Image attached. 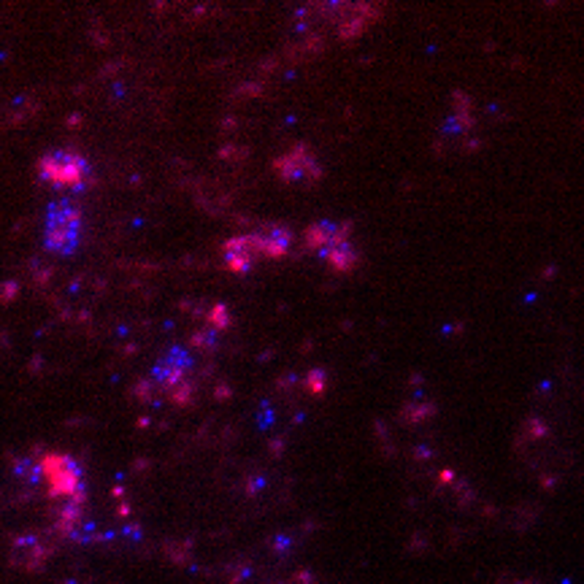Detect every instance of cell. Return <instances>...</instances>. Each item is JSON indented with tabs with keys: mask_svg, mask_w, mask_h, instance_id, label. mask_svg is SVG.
Returning a JSON list of instances; mask_svg holds the SVG:
<instances>
[{
	"mask_svg": "<svg viewBox=\"0 0 584 584\" xmlns=\"http://www.w3.org/2000/svg\"><path fill=\"white\" fill-rule=\"evenodd\" d=\"M276 176L287 184L295 187H311L322 179V165L317 160V155L308 146H292L290 152H284L282 157L273 160Z\"/></svg>",
	"mask_w": 584,
	"mask_h": 584,
	"instance_id": "6",
	"label": "cell"
},
{
	"mask_svg": "<svg viewBox=\"0 0 584 584\" xmlns=\"http://www.w3.org/2000/svg\"><path fill=\"white\" fill-rule=\"evenodd\" d=\"M222 255H225V265L233 271V273H249L260 260H265L260 252V243L255 238V233H246V236H236L230 241H225L222 246Z\"/></svg>",
	"mask_w": 584,
	"mask_h": 584,
	"instance_id": "8",
	"label": "cell"
},
{
	"mask_svg": "<svg viewBox=\"0 0 584 584\" xmlns=\"http://www.w3.org/2000/svg\"><path fill=\"white\" fill-rule=\"evenodd\" d=\"M306 246L339 273H352L360 265V252L352 241V230L343 222H314L303 233Z\"/></svg>",
	"mask_w": 584,
	"mask_h": 584,
	"instance_id": "1",
	"label": "cell"
},
{
	"mask_svg": "<svg viewBox=\"0 0 584 584\" xmlns=\"http://www.w3.org/2000/svg\"><path fill=\"white\" fill-rule=\"evenodd\" d=\"M81 208L73 201H55L46 214L43 243L49 252L71 255L79 249L81 241Z\"/></svg>",
	"mask_w": 584,
	"mask_h": 584,
	"instance_id": "2",
	"label": "cell"
},
{
	"mask_svg": "<svg viewBox=\"0 0 584 584\" xmlns=\"http://www.w3.org/2000/svg\"><path fill=\"white\" fill-rule=\"evenodd\" d=\"M322 20L330 22L333 33H339L341 38H352L357 33H363L371 22L376 20L373 6H357V3H330V6H320L317 8Z\"/></svg>",
	"mask_w": 584,
	"mask_h": 584,
	"instance_id": "7",
	"label": "cell"
},
{
	"mask_svg": "<svg viewBox=\"0 0 584 584\" xmlns=\"http://www.w3.org/2000/svg\"><path fill=\"white\" fill-rule=\"evenodd\" d=\"M38 176L41 182L62 187V190L81 187L90 179V162L73 149H55L38 160Z\"/></svg>",
	"mask_w": 584,
	"mask_h": 584,
	"instance_id": "5",
	"label": "cell"
},
{
	"mask_svg": "<svg viewBox=\"0 0 584 584\" xmlns=\"http://www.w3.org/2000/svg\"><path fill=\"white\" fill-rule=\"evenodd\" d=\"M41 482L46 484L49 495L57 504L68 501H84V484H81V468L68 455H43L41 457Z\"/></svg>",
	"mask_w": 584,
	"mask_h": 584,
	"instance_id": "3",
	"label": "cell"
},
{
	"mask_svg": "<svg viewBox=\"0 0 584 584\" xmlns=\"http://www.w3.org/2000/svg\"><path fill=\"white\" fill-rule=\"evenodd\" d=\"M152 382L160 387L162 392L176 403H184L192 398V357L190 352L182 346H171L165 355H162L155 371H152Z\"/></svg>",
	"mask_w": 584,
	"mask_h": 584,
	"instance_id": "4",
	"label": "cell"
},
{
	"mask_svg": "<svg viewBox=\"0 0 584 584\" xmlns=\"http://www.w3.org/2000/svg\"><path fill=\"white\" fill-rule=\"evenodd\" d=\"M255 238L265 260H279L292 249V233L284 225H262L255 230Z\"/></svg>",
	"mask_w": 584,
	"mask_h": 584,
	"instance_id": "9",
	"label": "cell"
}]
</instances>
